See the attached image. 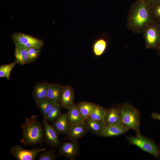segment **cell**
Wrapping results in <instances>:
<instances>
[{
  "label": "cell",
  "instance_id": "cell-22",
  "mask_svg": "<svg viewBox=\"0 0 160 160\" xmlns=\"http://www.w3.org/2000/svg\"><path fill=\"white\" fill-rule=\"evenodd\" d=\"M36 104L42 113L44 118L55 105L47 97L36 102Z\"/></svg>",
  "mask_w": 160,
  "mask_h": 160
},
{
  "label": "cell",
  "instance_id": "cell-3",
  "mask_svg": "<svg viewBox=\"0 0 160 160\" xmlns=\"http://www.w3.org/2000/svg\"><path fill=\"white\" fill-rule=\"evenodd\" d=\"M120 112L122 123L134 130L137 135L140 134L139 111L131 104L126 103L120 106Z\"/></svg>",
  "mask_w": 160,
  "mask_h": 160
},
{
  "label": "cell",
  "instance_id": "cell-2",
  "mask_svg": "<svg viewBox=\"0 0 160 160\" xmlns=\"http://www.w3.org/2000/svg\"><path fill=\"white\" fill-rule=\"evenodd\" d=\"M23 135L20 142L26 145H32L39 143L43 137L42 126L35 115L26 117L21 126Z\"/></svg>",
  "mask_w": 160,
  "mask_h": 160
},
{
  "label": "cell",
  "instance_id": "cell-28",
  "mask_svg": "<svg viewBox=\"0 0 160 160\" xmlns=\"http://www.w3.org/2000/svg\"><path fill=\"white\" fill-rule=\"evenodd\" d=\"M44 152L40 156L39 160H54L56 156L53 150H50Z\"/></svg>",
  "mask_w": 160,
  "mask_h": 160
},
{
  "label": "cell",
  "instance_id": "cell-12",
  "mask_svg": "<svg viewBox=\"0 0 160 160\" xmlns=\"http://www.w3.org/2000/svg\"><path fill=\"white\" fill-rule=\"evenodd\" d=\"M74 92L73 88L68 85L63 86L60 101L61 107L68 110L74 104Z\"/></svg>",
  "mask_w": 160,
  "mask_h": 160
},
{
  "label": "cell",
  "instance_id": "cell-17",
  "mask_svg": "<svg viewBox=\"0 0 160 160\" xmlns=\"http://www.w3.org/2000/svg\"><path fill=\"white\" fill-rule=\"evenodd\" d=\"M49 83L38 82L35 85L33 89L32 96L35 102L46 97L47 92Z\"/></svg>",
  "mask_w": 160,
  "mask_h": 160
},
{
  "label": "cell",
  "instance_id": "cell-8",
  "mask_svg": "<svg viewBox=\"0 0 160 160\" xmlns=\"http://www.w3.org/2000/svg\"><path fill=\"white\" fill-rule=\"evenodd\" d=\"M60 156H63L71 160H75L79 154V146L77 141L64 143L59 150Z\"/></svg>",
  "mask_w": 160,
  "mask_h": 160
},
{
  "label": "cell",
  "instance_id": "cell-14",
  "mask_svg": "<svg viewBox=\"0 0 160 160\" xmlns=\"http://www.w3.org/2000/svg\"><path fill=\"white\" fill-rule=\"evenodd\" d=\"M103 121L105 125L122 123L120 106L113 107L107 109Z\"/></svg>",
  "mask_w": 160,
  "mask_h": 160
},
{
  "label": "cell",
  "instance_id": "cell-19",
  "mask_svg": "<svg viewBox=\"0 0 160 160\" xmlns=\"http://www.w3.org/2000/svg\"><path fill=\"white\" fill-rule=\"evenodd\" d=\"M76 105L84 121L89 117L97 105L94 103L87 101L79 102Z\"/></svg>",
  "mask_w": 160,
  "mask_h": 160
},
{
  "label": "cell",
  "instance_id": "cell-29",
  "mask_svg": "<svg viewBox=\"0 0 160 160\" xmlns=\"http://www.w3.org/2000/svg\"><path fill=\"white\" fill-rule=\"evenodd\" d=\"M151 117L154 119L160 121V114L159 113L156 112H153L151 114Z\"/></svg>",
  "mask_w": 160,
  "mask_h": 160
},
{
  "label": "cell",
  "instance_id": "cell-1",
  "mask_svg": "<svg viewBox=\"0 0 160 160\" xmlns=\"http://www.w3.org/2000/svg\"><path fill=\"white\" fill-rule=\"evenodd\" d=\"M154 20L151 13L150 4L146 0H137L130 8L127 17V27L134 33L140 34Z\"/></svg>",
  "mask_w": 160,
  "mask_h": 160
},
{
  "label": "cell",
  "instance_id": "cell-23",
  "mask_svg": "<svg viewBox=\"0 0 160 160\" xmlns=\"http://www.w3.org/2000/svg\"><path fill=\"white\" fill-rule=\"evenodd\" d=\"M16 64L15 61L12 63L0 65V77L5 78L9 80L11 71Z\"/></svg>",
  "mask_w": 160,
  "mask_h": 160
},
{
  "label": "cell",
  "instance_id": "cell-15",
  "mask_svg": "<svg viewBox=\"0 0 160 160\" xmlns=\"http://www.w3.org/2000/svg\"><path fill=\"white\" fill-rule=\"evenodd\" d=\"M62 87L63 86L58 84H49L46 97L55 105H60V99Z\"/></svg>",
  "mask_w": 160,
  "mask_h": 160
},
{
  "label": "cell",
  "instance_id": "cell-11",
  "mask_svg": "<svg viewBox=\"0 0 160 160\" xmlns=\"http://www.w3.org/2000/svg\"><path fill=\"white\" fill-rule=\"evenodd\" d=\"M43 122L44 126L45 139L46 142L52 146H58L60 143L58 133L53 126L49 124L48 121L44 118L43 119Z\"/></svg>",
  "mask_w": 160,
  "mask_h": 160
},
{
  "label": "cell",
  "instance_id": "cell-4",
  "mask_svg": "<svg viewBox=\"0 0 160 160\" xmlns=\"http://www.w3.org/2000/svg\"><path fill=\"white\" fill-rule=\"evenodd\" d=\"M127 140L130 144L137 146L156 159L160 158V147L151 139L140 134L135 137H127Z\"/></svg>",
  "mask_w": 160,
  "mask_h": 160
},
{
  "label": "cell",
  "instance_id": "cell-30",
  "mask_svg": "<svg viewBox=\"0 0 160 160\" xmlns=\"http://www.w3.org/2000/svg\"><path fill=\"white\" fill-rule=\"evenodd\" d=\"M148 3L151 4L160 2V0H146Z\"/></svg>",
  "mask_w": 160,
  "mask_h": 160
},
{
  "label": "cell",
  "instance_id": "cell-27",
  "mask_svg": "<svg viewBox=\"0 0 160 160\" xmlns=\"http://www.w3.org/2000/svg\"><path fill=\"white\" fill-rule=\"evenodd\" d=\"M40 48H31L27 49L29 58V63L34 61L39 57L40 52Z\"/></svg>",
  "mask_w": 160,
  "mask_h": 160
},
{
  "label": "cell",
  "instance_id": "cell-6",
  "mask_svg": "<svg viewBox=\"0 0 160 160\" xmlns=\"http://www.w3.org/2000/svg\"><path fill=\"white\" fill-rule=\"evenodd\" d=\"M11 38L15 46L27 49L32 47L41 48L44 45L42 40L20 32L14 33Z\"/></svg>",
  "mask_w": 160,
  "mask_h": 160
},
{
  "label": "cell",
  "instance_id": "cell-9",
  "mask_svg": "<svg viewBox=\"0 0 160 160\" xmlns=\"http://www.w3.org/2000/svg\"><path fill=\"white\" fill-rule=\"evenodd\" d=\"M129 129L123 123L111 124L105 126L99 135L104 137L118 136L126 133Z\"/></svg>",
  "mask_w": 160,
  "mask_h": 160
},
{
  "label": "cell",
  "instance_id": "cell-20",
  "mask_svg": "<svg viewBox=\"0 0 160 160\" xmlns=\"http://www.w3.org/2000/svg\"><path fill=\"white\" fill-rule=\"evenodd\" d=\"M84 123L89 131L99 135L102 128L105 126L103 120L92 119L89 117L84 120Z\"/></svg>",
  "mask_w": 160,
  "mask_h": 160
},
{
  "label": "cell",
  "instance_id": "cell-21",
  "mask_svg": "<svg viewBox=\"0 0 160 160\" xmlns=\"http://www.w3.org/2000/svg\"><path fill=\"white\" fill-rule=\"evenodd\" d=\"M15 61L20 66L29 63L28 51L27 49L19 46H15Z\"/></svg>",
  "mask_w": 160,
  "mask_h": 160
},
{
  "label": "cell",
  "instance_id": "cell-7",
  "mask_svg": "<svg viewBox=\"0 0 160 160\" xmlns=\"http://www.w3.org/2000/svg\"><path fill=\"white\" fill-rule=\"evenodd\" d=\"M45 150L44 148L26 149L17 145L12 147L9 152L18 160H34L39 153Z\"/></svg>",
  "mask_w": 160,
  "mask_h": 160
},
{
  "label": "cell",
  "instance_id": "cell-24",
  "mask_svg": "<svg viewBox=\"0 0 160 160\" xmlns=\"http://www.w3.org/2000/svg\"><path fill=\"white\" fill-rule=\"evenodd\" d=\"M107 110V109L97 105L89 117L94 120L103 121Z\"/></svg>",
  "mask_w": 160,
  "mask_h": 160
},
{
  "label": "cell",
  "instance_id": "cell-26",
  "mask_svg": "<svg viewBox=\"0 0 160 160\" xmlns=\"http://www.w3.org/2000/svg\"><path fill=\"white\" fill-rule=\"evenodd\" d=\"M150 5V10L154 20L160 22V2Z\"/></svg>",
  "mask_w": 160,
  "mask_h": 160
},
{
  "label": "cell",
  "instance_id": "cell-18",
  "mask_svg": "<svg viewBox=\"0 0 160 160\" xmlns=\"http://www.w3.org/2000/svg\"><path fill=\"white\" fill-rule=\"evenodd\" d=\"M67 114L70 126L84 123L76 104H74L68 109Z\"/></svg>",
  "mask_w": 160,
  "mask_h": 160
},
{
  "label": "cell",
  "instance_id": "cell-16",
  "mask_svg": "<svg viewBox=\"0 0 160 160\" xmlns=\"http://www.w3.org/2000/svg\"><path fill=\"white\" fill-rule=\"evenodd\" d=\"M53 123L52 126L58 133L62 134L67 133L70 125L67 113L62 114Z\"/></svg>",
  "mask_w": 160,
  "mask_h": 160
},
{
  "label": "cell",
  "instance_id": "cell-10",
  "mask_svg": "<svg viewBox=\"0 0 160 160\" xmlns=\"http://www.w3.org/2000/svg\"><path fill=\"white\" fill-rule=\"evenodd\" d=\"M109 41V39L106 33H103L98 35L92 45L94 55L97 57L102 55L106 50Z\"/></svg>",
  "mask_w": 160,
  "mask_h": 160
},
{
  "label": "cell",
  "instance_id": "cell-31",
  "mask_svg": "<svg viewBox=\"0 0 160 160\" xmlns=\"http://www.w3.org/2000/svg\"><path fill=\"white\" fill-rule=\"evenodd\" d=\"M159 52H160V47L159 49Z\"/></svg>",
  "mask_w": 160,
  "mask_h": 160
},
{
  "label": "cell",
  "instance_id": "cell-25",
  "mask_svg": "<svg viewBox=\"0 0 160 160\" xmlns=\"http://www.w3.org/2000/svg\"><path fill=\"white\" fill-rule=\"evenodd\" d=\"M61 108L60 105H55L44 119L48 122H54L62 114Z\"/></svg>",
  "mask_w": 160,
  "mask_h": 160
},
{
  "label": "cell",
  "instance_id": "cell-5",
  "mask_svg": "<svg viewBox=\"0 0 160 160\" xmlns=\"http://www.w3.org/2000/svg\"><path fill=\"white\" fill-rule=\"evenodd\" d=\"M142 33L146 47L159 50L160 47V22L154 20L145 27Z\"/></svg>",
  "mask_w": 160,
  "mask_h": 160
},
{
  "label": "cell",
  "instance_id": "cell-13",
  "mask_svg": "<svg viewBox=\"0 0 160 160\" xmlns=\"http://www.w3.org/2000/svg\"><path fill=\"white\" fill-rule=\"evenodd\" d=\"M89 131L84 123L70 126L67 133L68 138L75 141L84 137Z\"/></svg>",
  "mask_w": 160,
  "mask_h": 160
}]
</instances>
